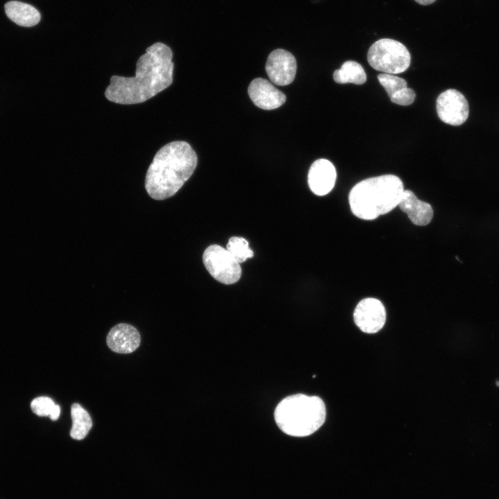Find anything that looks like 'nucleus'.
I'll return each mask as SVG.
<instances>
[{
    "label": "nucleus",
    "instance_id": "nucleus-1",
    "mask_svg": "<svg viewBox=\"0 0 499 499\" xmlns=\"http://www.w3.org/2000/svg\"><path fill=\"white\" fill-rule=\"evenodd\" d=\"M173 53L169 46L157 42L146 49L137 60L135 76H112L105 91L107 100L122 105L146 101L173 82Z\"/></svg>",
    "mask_w": 499,
    "mask_h": 499
},
{
    "label": "nucleus",
    "instance_id": "nucleus-2",
    "mask_svg": "<svg viewBox=\"0 0 499 499\" xmlns=\"http://www.w3.org/2000/svg\"><path fill=\"white\" fill-rule=\"evenodd\" d=\"M198 157L184 141L170 142L155 154L147 170L145 188L152 199L162 200L174 195L193 173Z\"/></svg>",
    "mask_w": 499,
    "mask_h": 499
},
{
    "label": "nucleus",
    "instance_id": "nucleus-3",
    "mask_svg": "<svg viewBox=\"0 0 499 499\" xmlns=\"http://www.w3.org/2000/svg\"><path fill=\"white\" fill-rule=\"evenodd\" d=\"M403 191L401 180L394 175L365 179L356 184L349 193L351 210L360 219L374 220L397 207Z\"/></svg>",
    "mask_w": 499,
    "mask_h": 499
},
{
    "label": "nucleus",
    "instance_id": "nucleus-4",
    "mask_svg": "<svg viewBox=\"0 0 499 499\" xmlns=\"http://www.w3.org/2000/svg\"><path fill=\"white\" fill-rule=\"evenodd\" d=\"M274 420L279 428L292 437L308 436L317 430L326 419V407L316 396L293 394L276 407Z\"/></svg>",
    "mask_w": 499,
    "mask_h": 499
},
{
    "label": "nucleus",
    "instance_id": "nucleus-5",
    "mask_svg": "<svg viewBox=\"0 0 499 499\" xmlns=\"http://www.w3.org/2000/svg\"><path fill=\"white\" fill-rule=\"evenodd\" d=\"M367 60L370 66L377 71L396 74L408 69L411 56L408 49L401 42L383 38L370 46Z\"/></svg>",
    "mask_w": 499,
    "mask_h": 499
},
{
    "label": "nucleus",
    "instance_id": "nucleus-6",
    "mask_svg": "<svg viewBox=\"0 0 499 499\" xmlns=\"http://www.w3.org/2000/svg\"><path fill=\"white\" fill-rule=\"evenodd\" d=\"M204 265L209 274L224 284H233L241 276L239 263L227 250L218 245L208 247L202 256Z\"/></svg>",
    "mask_w": 499,
    "mask_h": 499
},
{
    "label": "nucleus",
    "instance_id": "nucleus-7",
    "mask_svg": "<svg viewBox=\"0 0 499 499\" xmlns=\"http://www.w3.org/2000/svg\"><path fill=\"white\" fill-rule=\"evenodd\" d=\"M437 112L439 119L451 125H460L468 119L469 103L459 91L449 89L442 92L437 99Z\"/></svg>",
    "mask_w": 499,
    "mask_h": 499
},
{
    "label": "nucleus",
    "instance_id": "nucleus-8",
    "mask_svg": "<svg viewBox=\"0 0 499 499\" xmlns=\"http://www.w3.org/2000/svg\"><path fill=\"white\" fill-rule=\"evenodd\" d=\"M353 319L362 331L367 333H377L385 323V308L383 303L377 299H363L354 310Z\"/></svg>",
    "mask_w": 499,
    "mask_h": 499
},
{
    "label": "nucleus",
    "instance_id": "nucleus-9",
    "mask_svg": "<svg viewBox=\"0 0 499 499\" xmlns=\"http://www.w3.org/2000/svg\"><path fill=\"white\" fill-rule=\"evenodd\" d=\"M265 70L272 82L280 86L289 85L295 77L296 59L284 49H275L268 57Z\"/></svg>",
    "mask_w": 499,
    "mask_h": 499
},
{
    "label": "nucleus",
    "instance_id": "nucleus-10",
    "mask_svg": "<svg viewBox=\"0 0 499 499\" xmlns=\"http://www.w3.org/2000/svg\"><path fill=\"white\" fill-rule=\"evenodd\" d=\"M248 94L255 105L266 110L279 107L286 100L283 92L261 78H255L250 82Z\"/></svg>",
    "mask_w": 499,
    "mask_h": 499
},
{
    "label": "nucleus",
    "instance_id": "nucleus-11",
    "mask_svg": "<svg viewBox=\"0 0 499 499\" xmlns=\"http://www.w3.org/2000/svg\"><path fill=\"white\" fill-rule=\"evenodd\" d=\"M336 177V170L333 164L327 159H319L310 167L308 184L313 193L322 196L333 189Z\"/></svg>",
    "mask_w": 499,
    "mask_h": 499
},
{
    "label": "nucleus",
    "instance_id": "nucleus-12",
    "mask_svg": "<svg viewBox=\"0 0 499 499\" xmlns=\"http://www.w3.org/2000/svg\"><path fill=\"white\" fill-rule=\"evenodd\" d=\"M141 337L133 326L121 323L111 329L107 336L109 348L119 353H130L139 346Z\"/></svg>",
    "mask_w": 499,
    "mask_h": 499
},
{
    "label": "nucleus",
    "instance_id": "nucleus-13",
    "mask_svg": "<svg viewBox=\"0 0 499 499\" xmlns=\"http://www.w3.org/2000/svg\"><path fill=\"white\" fill-rule=\"evenodd\" d=\"M398 206L416 225H427L432 219L433 209L431 205L419 200L410 190L404 189Z\"/></svg>",
    "mask_w": 499,
    "mask_h": 499
},
{
    "label": "nucleus",
    "instance_id": "nucleus-14",
    "mask_svg": "<svg viewBox=\"0 0 499 499\" xmlns=\"http://www.w3.org/2000/svg\"><path fill=\"white\" fill-rule=\"evenodd\" d=\"M5 12L10 19L25 27L35 26L41 18L40 12L35 7L18 1L6 3Z\"/></svg>",
    "mask_w": 499,
    "mask_h": 499
},
{
    "label": "nucleus",
    "instance_id": "nucleus-15",
    "mask_svg": "<svg viewBox=\"0 0 499 499\" xmlns=\"http://www.w3.org/2000/svg\"><path fill=\"white\" fill-rule=\"evenodd\" d=\"M335 82L340 84L353 83L362 85L367 80V76L363 67L356 61L345 62L340 69L333 73Z\"/></svg>",
    "mask_w": 499,
    "mask_h": 499
},
{
    "label": "nucleus",
    "instance_id": "nucleus-16",
    "mask_svg": "<svg viewBox=\"0 0 499 499\" xmlns=\"http://www.w3.org/2000/svg\"><path fill=\"white\" fill-rule=\"evenodd\" d=\"M73 421L70 435L73 439H84L92 426V420L89 413L80 404L73 403L71 409Z\"/></svg>",
    "mask_w": 499,
    "mask_h": 499
},
{
    "label": "nucleus",
    "instance_id": "nucleus-17",
    "mask_svg": "<svg viewBox=\"0 0 499 499\" xmlns=\"http://www.w3.org/2000/svg\"><path fill=\"white\" fill-rule=\"evenodd\" d=\"M30 408L35 414L40 417L49 416L53 421L57 420L60 414V407L51 398L46 396H40L33 399Z\"/></svg>",
    "mask_w": 499,
    "mask_h": 499
},
{
    "label": "nucleus",
    "instance_id": "nucleus-18",
    "mask_svg": "<svg viewBox=\"0 0 499 499\" xmlns=\"http://www.w3.org/2000/svg\"><path fill=\"white\" fill-rule=\"evenodd\" d=\"M227 250L239 263L245 262L254 256L248 242L242 237L230 238L227 245Z\"/></svg>",
    "mask_w": 499,
    "mask_h": 499
},
{
    "label": "nucleus",
    "instance_id": "nucleus-19",
    "mask_svg": "<svg viewBox=\"0 0 499 499\" xmlns=\"http://www.w3.org/2000/svg\"><path fill=\"white\" fill-rule=\"evenodd\" d=\"M378 80L389 98L399 91L408 87L407 82L403 78L394 74L380 73L378 76Z\"/></svg>",
    "mask_w": 499,
    "mask_h": 499
},
{
    "label": "nucleus",
    "instance_id": "nucleus-20",
    "mask_svg": "<svg viewBox=\"0 0 499 499\" xmlns=\"http://www.w3.org/2000/svg\"><path fill=\"white\" fill-rule=\"evenodd\" d=\"M415 92L413 89L406 87L404 88L394 95L389 98L391 101L395 104L399 105H409L412 104L415 99Z\"/></svg>",
    "mask_w": 499,
    "mask_h": 499
},
{
    "label": "nucleus",
    "instance_id": "nucleus-21",
    "mask_svg": "<svg viewBox=\"0 0 499 499\" xmlns=\"http://www.w3.org/2000/svg\"><path fill=\"white\" fill-rule=\"evenodd\" d=\"M419 4L421 5H429L435 2L436 0H414Z\"/></svg>",
    "mask_w": 499,
    "mask_h": 499
}]
</instances>
